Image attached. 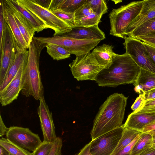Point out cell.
I'll return each instance as SVG.
<instances>
[{
	"label": "cell",
	"instance_id": "cell-1",
	"mask_svg": "<svg viewBox=\"0 0 155 155\" xmlns=\"http://www.w3.org/2000/svg\"><path fill=\"white\" fill-rule=\"evenodd\" d=\"M127 99L123 94L118 93L107 98L94 119L90 133L92 140L123 126Z\"/></svg>",
	"mask_w": 155,
	"mask_h": 155
},
{
	"label": "cell",
	"instance_id": "cell-2",
	"mask_svg": "<svg viewBox=\"0 0 155 155\" xmlns=\"http://www.w3.org/2000/svg\"><path fill=\"white\" fill-rule=\"evenodd\" d=\"M140 68L129 55L126 53H115L112 63L99 72L95 81L101 87H115L121 84H134Z\"/></svg>",
	"mask_w": 155,
	"mask_h": 155
},
{
	"label": "cell",
	"instance_id": "cell-3",
	"mask_svg": "<svg viewBox=\"0 0 155 155\" xmlns=\"http://www.w3.org/2000/svg\"><path fill=\"white\" fill-rule=\"evenodd\" d=\"M46 44L39 42L33 37L29 45L27 61L21 78V94L26 97L32 96L37 100L44 97L39 64L41 51Z\"/></svg>",
	"mask_w": 155,
	"mask_h": 155
},
{
	"label": "cell",
	"instance_id": "cell-4",
	"mask_svg": "<svg viewBox=\"0 0 155 155\" xmlns=\"http://www.w3.org/2000/svg\"><path fill=\"white\" fill-rule=\"evenodd\" d=\"M143 2V0L133 1L113 9L109 14L110 34L124 38L127 27L140 12Z\"/></svg>",
	"mask_w": 155,
	"mask_h": 155
},
{
	"label": "cell",
	"instance_id": "cell-5",
	"mask_svg": "<svg viewBox=\"0 0 155 155\" xmlns=\"http://www.w3.org/2000/svg\"><path fill=\"white\" fill-rule=\"evenodd\" d=\"M38 41L45 44H53L60 46L76 56L86 54L101 41L100 40H82L74 39L57 35L49 37H34Z\"/></svg>",
	"mask_w": 155,
	"mask_h": 155
},
{
	"label": "cell",
	"instance_id": "cell-6",
	"mask_svg": "<svg viewBox=\"0 0 155 155\" xmlns=\"http://www.w3.org/2000/svg\"><path fill=\"white\" fill-rule=\"evenodd\" d=\"M69 66L74 77L78 81H95L98 74L104 68L98 63L90 52L76 56Z\"/></svg>",
	"mask_w": 155,
	"mask_h": 155
},
{
	"label": "cell",
	"instance_id": "cell-7",
	"mask_svg": "<svg viewBox=\"0 0 155 155\" xmlns=\"http://www.w3.org/2000/svg\"><path fill=\"white\" fill-rule=\"evenodd\" d=\"M18 1L41 20L48 28L53 30L54 31L53 36L62 34L72 30L69 25L51 11L36 4L31 0Z\"/></svg>",
	"mask_w": 155,
	"mask_h": 155
},
{
	"label": "cell",
	"instance_id": "cell-8",
	"mask_svg": "<svg viewBox=\"0 0 155 155\" xmlns=\"http://www.w3.org/2000/svg\"><path fill=\"white\" fill-rule=\"evenodd\" d=\"M125 53L141 68L155 74V63L150 57L143 42L129 36L124 38Z\"/></svg>",
	"mask_w": 155,
	"mask_h": 155
},
{
	"label": "cell",
	"instance_id": "cell-9",
	"mask_svg": "<svg viewBox=\"0 0 155 155\" xmlns=\"http://www.w3.org/2000/svg\"><path fill=\"white\" fill-rule=\"evenodd\" d=\"M124 125L107 133L91 142L93 155H111L121 139Z\"/></svg>",
	"mask_w": 155,
	"mask_h": 155
},
{
	"label": "cell",
	"instance_id": "cell-10",
	"mask_svg": "<svg viewBox=\"0 0 155 155\" xmlns=\"http://www.w3.org/2000/svg\"><path fill=\"white\" fill-rule=\"evenodd\" d=\"M6 138L21 148L34 151L42 142L38 134L32 132L29 128L18 126L8 128Z\"/></svg>",
	"mask_w": 155,
	"mask_h": 155
},
{
	"label": "cell",
	"instance_id": "cell-11",
	"mask_svg": "<svg viewBox=\"0 0 155 155\" xmlns=\"http://www.w3.org/2000/svg\"><path fill=\"white\" fill-rule=\"evenodd\" d=\"M16 52L12 32L5 22L2 48L0 53V84L3 81L13 62Z\"/></svg>",
	"mask_w": 155,
	"mask_h": 155
},
{
	"label": "cell",
	"instance_id": "cell-12",
	"mask_svg": "<svg viewBox=\"0 0 155 155\" xmlns=\"http://www.w3.org/2000/svg\"><path fill=\"white\" fill-rule=\"evenodd\" d=\"M39 105L37 109L43 136V141L54 142L56 136L52 113L46 103L44 97L41 98Z\"/></svg>",
	"mask_w": 155,
	"mask_h": 155
},
{
	"label": "cell",
	"instance_id": "cell-13",
	"mask_svg": "<svg viewBox=\"0 0 155 155\" xmlns=\"http://www.w3.org/2000/svg\"><path fill=\"white\" fill-rule=\"evenodd\" d=\"M27 60L24 62L8 84L0 91V101L2 106L8 105L17 99L19 94L21 91V78Z\"/></svg>",
	"mask_w": 155,
	"mask_h": 155
},
{
	"label": "cell",
	"instance_id": "cell-14",
	"mask_svg": "<svg viewBox=\"0 0 155 155\" xmlns=\"http://www.w3.org/2000/svg\"><path fill=\"white\" fill-rule=\"evenodd\" d=\"M2 1L4 18L12 32L17 52L22 51L28 49L29 46L20 32L12 12L4 0H2Z\"/></svg>",
	"mask_w": 155,
	"mask_h": 155
},
{
	"label": "cell",
	"instance_id": "cell-15",
	"mask_svg": "<svg viewBox=\"0 0 155 155\" xmlns=\"http://www.w3.org/2000/svg\"><path fill=\"white\" fill-rule=\"evenodd\" d=\"M59 35L82 40L101 41L106 38L104 33L99 28L98 25L88 27H75L72 28L71 31Z\"/></svg>",
	"mask_w": 155,
	"mask_h": 155
},
{
	"label": "cell",
	"instance_id": "cell-16",
	"mask_svg": "<svg viewBox=\"0 0 155 155\" xmlns=\"http://www.w3.org/2000/svg\"><path fill=\"white\" fill-rule=\"evenodd\" d=\"M4 1L12 12L20 32L29 46L35 32L34 29L29 21L15 8L10 0Z\"/></svg>",
	"mask_w": 155,
	"mask_h": 155
},
{
	"label": "cell",
	"instance_id": "cell-17",
	"mask_svg": "<svg viewBox=\"0 0 155 155\" xmlns=\"http://www.w3.org/2000/svg\"><path fill=\"white\" fill-rule=\"evenodd\" d=\"M155 17V0H143L140 12L127 27L125 36L128 35L139 26Z\"/></svg>",
	"mask_w": 155,
	"mask_h": 155
},
{
	"label": "cell",
	"instance_id": "cell-18",
	"mask_svg": "<svg viewBox=\"0 0 155 155\" xmlns=\"http://www.w3.org/2000/svg\"><path fill=\"white\" fill-rule=\"evenodd\" d=\"M155 120V113L132 112L128 117L124 128H130L141 132L146 125Z\"/></svg>",
	"mask_w": 155,
	"mask_h": 155
},
{
	"label": "cell",
	"instance_id": "cell-19",
	"mask_svg": "<svg viewBox=\"0 0 155 155\" xmlns=\"http://www.w3.org/2000/svg\"><path fill=\"white\" fill-rule=\"evenodd\" d=\"M134 85L135 91L139 94L155 88V74L141 68Z\"/></svg>",
	"mask_w": 155,
	"mask_h": 155
},
{
	"label": "cell",
	"instance_id": "cell-20",
	"mask_svg": "<svg viewBox=\"0 0 155 155\" xmlns=\"http://www.w3.org/2000/svg\"><path fill=\"white\" fill-rule=\"evenodd\" d=\"M28 51L27 49L16 52L15 58L2 82L0 84V91L4 89L15 76L24 62L28 59Z\"/></svg>",
	"mask_w": 155,
	"mask_h": 155
},
{
	"label": "cell",
	"instance_id": "cell-21",
	"mask_svg": "<svg viewBox=\"0 0 155 155\" xmlns=\"http://www.w3.org/2000/svg\"><path fill=\"white\" fill-rule=\"evenodd\" d=\"M15 8L29 21L38 33L44 29L48 28L45 24L31 12L25 7L18 0H10Z\"/></svg>",
	"mask_w": 155,
	"mask_h": 155
},
{
	"label": "cell",
	"instance_id": "cell-22",
	"mask_svg": "<svg viewBox=\"0 0 155 155\" xmlns=\"http://www.w3.org/2000/svg\"><path fill=\"white\" fill-rule=\"evenodd\" d=\"M113 47L110 45L103 44L97 47L92 51L93 54L98 63L106 68L112 62L114 55Z\"/></svg>",
	"mask_w": 155,
	"mask_h": 155
},
{
	"label": "cell",
	"instance_id": "cell-23",
	"mask_svg": "<svg viewBox=\"0 0 155 155\" xmlns=\"http://www.w3.org/2000/svg\"><path fill=\"white\" fill-rule=\"evenodd\" d=\"M141 132L131 129L124 128L121 137L111 155L115 154L129 144Z\"/></svg>",
	"mask_w": 155,
	"mask_h": 155
},
{
	"label": "cell",
	"instance_id": "cell-24",
	"mask_svg": "<svg viewBox=\"0 0 155 155\" xmlns=\"http://www.w3.org/2000/svg\"><path fill=\"white\" fill-rule=\"evenodd\" d=\"M152 136L147 132H142L140 138L134 146L131 155H138L150 148L152 145Z\"/></svg>",
	"mask_w": 155,
	"mask_h": 155
},
{
	"label": "cell",
	"instance_id": "cell-25",
	"mask_svg": "<svg viewBox=\"0 0 155 155\" xmlns=\"http://www.w3.org/2000/svg\"><path fill=\"white\" fill-rule=\"evenodd\" d=\"M155 32V17L143 23L128 36L133 38L146 35Z\"/></svg>",
	"mask_w": 155,
	"mask_h": 155
},
{
	"label": "cell",
	"instance_id": "cell-26",
	"mask_svg": "<svg viewBox=\"0 0 155 155\" xmlns=\"http://www.w3.org/2000/svg\"><path fill=\"white\" fill-rule=\"evenodd\" d=\"M47 52L54 60L57 61L69 58L71 54L63 47L53 44H47Z\"/></svg>",
	"mask_w": 155,
	"mask_h": 155
},
{
	"label": "cell",
	"instance_id": "cell-27",
	"mask_svg": "<svg viewBox=\"0 0 155 155\" xmlns=\"http://www.w3.org/2000/svg\"><path fill=\"white\" fill-rule=\"evenodd\" d=\"M0 145L9 152L10 155H32V153L14 144L7 138L1 137Z\"/></svg>",
	"mask_w": 155,
	"mask_h": 155
},
{
	"label": "cell",
	"instance_id": "cell-28",
	"mask_svg": "<svg viewBox=\"0 0 155 155\" xmlns=\"http://www.w3.org/2000/svg\"><path fill=\"white\" fill-rule=\"evenodd\" d=\"M102 16L93 13L81 19L75 20V27H88L98 24L101 21Z\"/></svg>",
	"mask_w": 155,
	"mask_h": 155
},
{
	"label": "cell",
	"instance_id": "cell-29",
	"mask_svg": "<svg viewBox=\"0 0 155 155\" xmlns=\"http://www.w3.org/2000/svg\"><path fill=\"white\" fill-rule=\"evenodd\" d=\"M87 0H63L60 9L68 13H74L84 4Z\"/></svg>",
	"mask_w": 155,
	"mask_h": 155
},
{
	"label": "cell",
	"instance_id": "cell-30",
	"mask_svg": "<svg viewBox=\"0 0 155 155\" xmlns=\"http://www.w3.org/2000/svg\"><path fill=\"white\" fill-rule=\"evenodd\" d=\"M94 13L102 16L107 12L108 8L106 1L104 0H87Z\"/></svg>",
	"mask_w": 155,
	"mask_h": 155
},
{
	"label": "cell",
	"instance_id": "cell-31",
	"mask_svg": "<svg viewBox=\"0 0 155 155\" xmlns=\"http://www.w3.org/2000/svg\"><path fill=\"white\" fill-rule=\"evenodd\" d=\"M51 12L58 18L67 23L72 28L75 27V23L74 13L67 12L61 9Z\"/></svg>",
	"mask_w": 155,
	"mask_h": 155
},
{
	"label": "cell",
	"instance_id": "cell-32",
	"mask_svg": "<svg viewBox=\"0 0 155 155\" xmlns=\"http://www.w3.org/2000/svg\"><path fill=\"white\" fill-rule=\"evenodd\" d=\"M86 1L84 4L74 12L75 20L81 19L94 13L92 9Z\"/></svg>",
	"mask_w": 155,
	"mask_h": 155
},
{
	"label": "cell",
	"instance_id": "cell-33",
	"mask_svg": "<svg viewBox=\"0 0 155 155\" xmlns=\"http://www.w3.org/2000/svg\"><path fill=\"white\" fill-rule=\"evenodd\" d=\"M53 143L43 141L35 150L32 155H49Z\"/></svg>",
	"mask_w": 155,
	"mask_h": 155
},
{
	"label": "cell",
	"instance_id": "cell-34",
	"mask_svg": "<svg viewBox=\"0 0 155 155\" xmlns=\"http://www.w3.org/2000/svg\"><path fill=\"white\" fill-rule=\"evenodd\" d=\"M133 113H155V99L144 102L138 110Z\"/></svg>",
	"mask_w": 155,
	"mask_h": 155
},
{
	"label": "cell",
	"instance_id": "cell-35",
	"mask_svg": "<svg viewBox=\"0 0 155 155\" xmlns=\"http://www.w3.org/2000/svg\"><path fill=\"white\" fill-rule=\"evenodd\" d=\"M5 22L3 14V4L2 0L0 1V53L2 51L3 38Z\"/></svg>",
	"mask_w": 155,
	"mask_h": 155
},
{
	"label": "cell",
	"instance_id": "cell-36",
	"mask_svg": "<svg viewBox=\"0 0 155 155\" xmlns=\"http://www.w3.org/2000/svg\"><path fill=\"white\" fill-rule=\"evenodd\" d=\"M62 145L61 138L60 137H57L55 140L53 142L49 155H61V150Z\"/></svg>",
	"mask_w": 155,
	"mask_h": 155
},
{
	"label": "cell",
	"instance_id": "cell-37",
	"mask_svg": "<svg viewBox=\"0 0 155 155\" xmlns=\"http://www.w3.org/2000/svg\"><path fill=\"white\" fill-rule=\"evenodd\" d=\"M141 133L138 134L134 140L129 144L118 152L113 155H131V152L133 148L140 138Z\"/></svg>",
	"mask_w": 155,
	"mask_h": 155
},
{
	"label": "cell",
	"instance_id": "cell-38",
	"mask_svg": "<svg viewBox=\"0 0 155 155\" xmlns=\"http://www.w3.org/2000/svg\"><path fill=\"white\" fill-rule=\"evenodd\" d=\"M136 39L155 47V32L145 36L138 37Z\"/></svg>",
	"mask_w": 155,
	"mask_h": 155
},
{
	"label": "cell",
	"instance_id": "cell-39",
	"mask_svg": "<svg viewBox=\"0 0 155 155\" xmlns=\"http://www.w3.org/2000/svg\"><path fill=\"white\" fill-rule=\"evenodd\" d=\"M145 93L139 94V95L135 100L131 107V109L133 112L138 110L145 102Z\"/></svg>",
	"mask_w": 155,
	"mask_h": 155
},
{
	"label": "cell",
	"instance_id": "cell-40",
	"mask_svg": "<svg viewBox=\"0 0 155 155\" xmlns=\"http://www.w3.org/2000/svg\"><path fill=\"white\" fill-rule=\"evenodd\" d=\"M63 0H51L48 9L51 11L60 9L61 4Z\"/></svg>",
	"mask_w": 155,
	"mask_h": 155
},
{
	"label": "cell",
	"instance_id": "cell-41",
	"mask_svg": "<svg viewBox=\"0 0 155 155\" xmlns=\"http://www.w3.org/2000/svg\"><path fill=\"white\" fill-rule=\"evenodd\" d=\"M143 42L148 53L152 60L155 63V47Z\"/></svg>",
	"mask_w": 155,
	"mask_h": 155
},
{
	"label": "cell",
	"instance_id": "cell-42",
	"mask_svg": "<svg viewBox=\"0 0 155 155\" xmlns=\"http://www.w3.org/2000/svg\"><path fill=\"white\" fill-rule=\"evenodd\" d=\"M51 0H31L39 6L47 9H48Z\"/></svg>",
	"mask_w": 155,
	"mask_h": 155
},
{
	"label": "cell",
	"instance_id": "cell-43",
	"mask_svg": "<svg viewBox=\"0 0 155 155\" xmlns=\"http://www.w3.org/2000/svg\"><path fill=\"white\" fill-rule=\"evenodd\" d=\"M91 142L85 145L76 155H93L90 151Z\"/></svg>",
	"mask_w": 155,
	"mask_h": 155
},
{
	"label": "cell",
	"instance_id": "cell-44",
	"mask_svg": "<svg viewBox=\"0 0 155 155\" xmlns=\"http://www.w3.org/2000/svg\"><path fill=\"white\" fill-rule=\"evenodd\" d=\"M145 102L155 99V88L145 93Z\"/></svg>",
	"mask_w": 155,
	"mask_h": 155
},
{
	"label": "cell",
	"instance_id": "cell-45",
	"mask_svg": "<svg viewBox=\"0 0 155 155\" xmlns=\"http://www.w3.org/2000/svg\"><path fill=\"white\" fill-rule=\"evenodd\" d=\"M8 130V128L5 126L0 115V136L2 137L4 135H6Z\"/></svg>",
	"mask_w": 155,
	"mask_h": 155
},
{
	"label": "cell",
	"instance_id": "cell-46",
	"mask_svg": "<svg viewBox=\"0 0 155 155\" xmlns=\"http://www.w3.org/2000/svg\"><path fill=\"white\" fill-rule=\"evenodd\" d=\"M154 130H155V120L145 126L141 132L145 133Z\"/></svg>",
	"mask_w": 155,
	"mask_h": 155
},
{
	"label": "cell",
	"instance_id": "cell-47",
	"mask_svg": "<svg viewBox=\"0 0 155 155\" xmlns=\"http://www.w3.org/2000/svg\"><path fill=\"white\" fill-rule=\"evenodd\" d=\"M138 155H155V148H149Z\"/></svg>",
	"mask_w": 155,
	"mask_h": 155
},
{
	"label": "cell",
	"instance_id": "cell-48",
	"mask_svg": "<svg viewBox=\"0 0 155 155\" xmlns=\"http://www.w3.org/2000/svg\"><path fill=\"white\" fill-rule=\"evenodd\" d=\"M0 155H10L9 152L1 145H0Z\"/></svg>",
	"mask_w": 155,
	"mask_h": 155
},
{
	"label": "cell",
	"instance_id": "cell-49",
	"mask_svg": "<svg viewBox=\"0 0 155 155\" xmlns=\"http://www.w3.org/2000/svg\"><path fill=\"white\" fill-rule=\"evenodd\" d=\"M147 132L149 133L152 136L155 135V130H152Z\"/></svg>",
	"mask_w": 155,
	"mask_h": 155
},
{
	"label": "cell",
	"instance_id": "cell-50",
	"mask_svg": "<svg viewBox=\"0 0 155 155\" xmlns=\"http://www.w3.org/2000/svg\"><path fill=\"white\" fill-rule=\"evenodd\" d=\"M152 144H155V135L152 136Z\"/></svg>",
	"mask_w": 155,
	"mask_h": 155
},
{
	"label": "cell",
	"instance_id": "cell-51",
	"mask_svg": "<svg viewBox=\"0 0 155 155\" xmlns=\"http://www.w3.org/2000/svg\"><path fill=\"white\" fill-rule=\"evenodd\" d=\"M155 148V144H153L151 147L150 148Z\"/></svg>",
	"mask_w": 155,
	"mask_h": 155
}]
</instances>
